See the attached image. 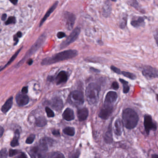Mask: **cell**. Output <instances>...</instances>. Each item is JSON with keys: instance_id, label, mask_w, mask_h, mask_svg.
Instances as JSON below:
<instances>
[{"instance_id": "cell-1", "label": "cell", "mask_w": 158, "mask_h": 158, "mask_svg": "<svg viewBox=\"0 0 158 158\" xmlns=\"http://www.w3.org/2000/svg\"><path fill=\"white\" fill-rule=\"evenodd\" d=\"M77 55V51L76 50H69L63 51L62 52L53 55L52 57H49L43 59L41 64L42 65H51L62 61L74 58Z\"/></svg>"}, {"instance_id": "cell-2", "label": "cell", "mask_w": 158, "mask_h": 158, "mask_svg": "<svg viewBox=\"0 0 158 158\" xmlns=\"http://www.w3.org/2000/svg\"><path fill=\"white\" fill-rule=\"evenodd\" d=\"M122 117L123 125L128 129L135 128L139 121L137 113L132 109L126 108L123 110Z\"/></svg>"}, {"instance_id": "cell-3", "label": "cell", "mask_w": 158, "mask_h": 158, "mask_svg": "<svg viewBox=\"0 0 158 158\" xmlns=\"http://www.w3.org/2000/svg\"><path fill=\"white\" fill-rule=\"evenodd\" d=\"M100 87L95 83L90 84L86 89L87 99L90 105H95L99 101Z\"/></svg>"}, {"instance_id": "cell-4", "label": "cell", "mask_w": 158, "mask_h": 158, "mask_svg": "<svg viewBox=\"0 0 158 158\" xmlns=\"http://www.w3.org/2000/svg\"><path fill=\"white\" fill-rule=\"evenodd\" d=\"M49 147L39 141V144L31 147L28 153L31 158H45Z\"/></svg>"}, {"instance_id": "cell-5", "label": "cell", "mask_w": 158, "mask_h": 158, "mask_svg": "<svg viewBox=\"0 0 158 158\" xmlns=\"http://www.w3.org/2000/svg\"><path fill=\"white\" fill-rule=\"evenodd\" d=\"M45 37H46V36L45 34H42L41 36L39 37V39H37L36 42L31 47V48L30 49V50H29L28 52H27V54L25 55V56L23 59L21 60V62H19V63H18L17 66L21 64V63H23L25 60V59H27L28 57L33 54L42 45L45 39Z\"/></svg>"}, {"instance_id": "cell-6", "label": "cell", "mask_w": 158, "mask_h": 158, "mask_svg": "<svg viewBox=\"0 0 158 158\" xmlns=\"http://www.w3.org/2000/svg\"><path fill=\"white\" fill-rule=\"evenodd\" d=\"M84 96L82 92L75 91L72 92L69 96V102L75 105H81L83 104Z\"/></svg>"}, {"instance_id": "cell-7", "label": "cell", "mask_w": 158, "mask_h": 158, "mask_svg": "<svg viewBox=\"0 0 158 158\" xmlns=\"http://www.w3.org/2000/svg\"><path fill=\"white\" fill-rule=\"evenodd\" d=\"M142 74L147 80L158 78V70L149 65H144L143 68Z\"/></svg>"}, {"instance_id": "cell-8", "label": "cell", "mask_w": 158, "mask_h": 158, "mask_svg": "<svg viewBox=\"0 0 158 158\" xmlns=\"http://www.w3.org/2000/svg\"><path fill=\"white\" fill-rule=\"evenodd\" d=\"M144 126L145 131L147 135H149L151 130L155 131L157 129V125L153 122L152 116L149 114H146L144 117Z\"/></svg>"}, {"instance_id": "cell-9", "label": "cell", "mask_w": 158, "mask_h": 158, "mask_svg": "<svg viewBox=\"0 0 158 158\" xmlns=\"http://www.w3.org/2000/svg\"><path fill=\"white\" fill-rule=\"evenodd\" d=\"M80 32L81 30L80 28L76 27L75 28L74 30L73 31L72 33H71V34L69 35L67 39L61 44V49L64 48L70 45V43H72L74 41H75L78 37Z\"/></svg>"}, {"instance_id": "cell-10", "label": "cell", "mask_w": 158, "mask_h": 158, "mask_svg": "<svg viewBox=\"0 0 158 158\" xmlns=\"http://www.w3.org/2000/svg\"><path fill=\"white\" fill-rule=\"evenodd\" d=\"M113 111L112 105H108L105 104L99 111V116L103 119H107L111 114Z\"/></svg>"}, {"instance_id": "cell-11", "label": "cell", "mask_w": 158, "mask_h": 158, "mask_svg": "<svg viewBox=\"0 0 158 158\" xmlns=\"http://www.w3.org/2000/svg\"><path fill=\"white\" fill-rule=\"evenodd\" d=\"M64 20L67 28L69 30H72L75 21V15L70 13L66 12L64 14Z\"/></svg>"}, {"instance_id": "cell-12", "label": "cell", "mask_w": 158, "mask_h": 158, "mask_svg": "<svg viewBox=\"0 0 158 158\" xmlns=\"http://www.w3.org/2000/svg\"><path fill=\"white\" fill-rule=\"evenodd\" d=\"M117 93L116 92L111 91L108 93L105 97V104L112 105L116 101L117 99Z\"/></svg>"}, {"instance_id": "cell-13", "label": "cell", "mask_w": 158, "mask_h": 158, "mask_svg": "<svg viewBox=\"0 0 158 158\" xmlns=\"http://www.w3.org/2000/svg\"><path fill=\"white\" fill-rule=\"evenodd\" d=\"M29 101V97L25 94H18L16 97V101L19 106L26 105L28 104Z\"/></svg>"}, {"instance_id": "cell-14", "label": "cell", "mask_w": 158, "mask_h": 158, "mask_svg": "<svg viewBox=\"0 0 158 158\" xmlns=\"http://www.w3.org/2000/svg\"><path fill=\"white\" fill-rule=\"evenodd\" d=\"M51 106L57 111H60L63 107V100L59 97L54 98L51 101Z\"/></svg>"}, {"instance_id": "cell-15", "label": "cell", "mask_w": 158, "mask_h": 158, "mask_svg": "<svg viewBox=\"0 0 158 158\" xmlns=\"http://www.w3.org/2000/svg\"><path fill=\"white\" fill-rule=\"evenodd\" d=\"M123 129V122L122 120L118 118L116 120L114 124V132L118 136L122 135Z\"/></svg>"}, {"instance_id": "cell-16", "label": "cell", "mask_w": 158, "mask_h": 158, "mask_svg": "<svg viewBox=\"0 0 158 158\" xmlns=\"http://www.w3.org/2000/svg\"><path fill=\"white\" fill-rule=\"evenodd\" d=\"M58 1H56L53 4V5H52V6L51 7L50 9H49L47 11V12L45 13V15L43 16L42 19H41V21L40 22V24H39V27H41L43 23L45 21L46 19L50 16V15H51V13H52L54 12L55 9L57 8V6L58 5Z\"/></svg>"}, {"instance_id": "cell-17", "label": "cell", "mask_w": 158, "mask_h": 158, "mask_svg": "<svg viewBox=\"0 0 158 158\" xmlns=\"http://www.w3.org/2000/svg\"><path fill=\"white\" fill-rule=\"evenodd\" d=\"M63 118L66 121H71L75 118L74 111L71 109L68 108L63 113Z\"/></svg>"}, {"instance_id": "cell-18", "label": "cell", "mask_w": 158, "mask_h": 158, "mask_svg": "<svg viewBox=\"0 0 158 158\" xmlns=\"http://www.w3.org/2000/svg\"><path fill=\"white\" fill-rule=\"evenodd\" d=\"M67 80H68L67 74L63 71L59 73L57 75L56 79V83L57 85L66 82Z\"/></svg>"}, {"instance_id": "cell-19", "label": "cell", "mask_w": 158, "mask_h": 158, "mask_svg": "<svg viewBox=\"0 0 158 158\" xmlns=\"http://www.w3.org/2000/svg\"><path fill=\"white\" fill-rule=\"evenodd\" d=\"M145 21V18L144 17H137L133 19L131 21V24L135 28H138L143 25Z\"/></svg>"}, {"instance_id": "cell-20", "label": "cell", "mask_w": 158, "mask_h": 158, "mask_svg": "<svg viewBox=\"0 0 158 158\" xmlns=\"http://www.w3.org/2000/svg\"><path fill=\"white\" fill-rule=\"evenodd\" d=\"M88 111L86 108L81 109L78 111L77 117L80 121H85L88 117Z\"/></svg>"}, {"instance_id": "cell-21", "label": "cell", "mask_w": 158, "mask_h": 158, "mask_svg": "<svg viewBox=\"0 0 158 158\" xmlns=\"http://www.w3.org/2000/svg\"><path fill=\"white\" fill-rule=\"evenodd\" d=\"M13 102V97H11L7 100L5 104H4L2 106L1 108L2 112L4 113H6L7 112H8L12 106Z\"/></svg>"}, {"instance_id": "cell-22", "label": "cell", "mask_w": 158, "mask_h": 158, "mask_svg": "<svg viewBox=\"0 0 158 158\" xmlns=\"http://www.w3.org/2000/svg\"><path fill=\"white\" fill-rule=\"evenodd\" d=\"M20 137V132L19 129H16L15 131V135L12 141L10 143L12 147H15L19 145V139Z\"/></svg>"}, {"instance_id": "cell-23", "label": "cell", "mask_w": 158, "mask_h": 158, "mask_svg": "<svg viewBox=\"0 0 158 158\" xmlns=\"http://www.w3.org/2000/svg\"><path fill=\"white\" fill-rule=\"evenodd\" d=\"M112 129H111V124L109 126L106 132L105 135V141L107 143H112Z\"/></svg>"}, {"instance_id": "cell-24", "label": "cell", "mask_w": 158, "mask_h": 158, "mask_svg": "<svg viewBox=\"0 0 158 158\" xmlns=\"http://www.w3.org/2000/svg\"><path fill=\"white\" fill-rule=\"evenodd\" d=\"M111 7L110 4L106 3L103 8L102 14L105 17H108L111 15Z\"/></svg>"}, {"instance_id": "cell-25", "label": "cell", "mask_w": 158, "mask_h": 158, "mask_svg": "<svg viewBox=\"0 0 158 158\" xmlns=\"http://www.w3.org/2000/svg\"><path fill=\"white\" fill-rule=\"evenodd\" d=\"M46 123H47V121L46 119L43 117H37L35 121V124L37 127H43L46 125Z\"/></svg>"}, {"instance_id": "cell-26", "label": "cell", "mask_w": 158, "mask_h": 158, "mask_svg": "<svg viewBox=\"0 0 158 158\" xmlns=\"http://www.w3.org/2000/svg\"><path fill=\"white\" fill-rule=\"evenodd\" d=\"M47 158H65V157L61 152H55L50 153Z\"/></svg>"}, {"instance_id": "cell-27", "label": "cell", "mask_w": 158, "mask_h": 158, "mask_svg": "<svg viewBox=\"0 0 158 158\" xmlns=\"http://www.w3.org/2000/svg\"><path fill=\"white\" fill-rule=\"evenodd\" d=\"M63 132L67 135H69L71 137L74 135L75 134V129L72 127H66L63 130Z\"/></svg>"}, {"instance_id": "cell-28", "label": "cell", "mask_w": 158, "mask_h": 158, "mask_svg": "<svg viewBox=\"0 0 158 158\" xmlns=\"http://www.w3.org/2000/svg\"><path fill=\"white\" fill-rule=\"evenodd\" d=\"M119 81L123 85V92L124 93H127L129 92V87L128 85V82L122 79H120Z\"/></svg>"}, {"instance_id": "cell-29", "label": "cell", "mask_w": 158, "mask_h": 158, "mask_svg": "<svg viewBox=\"0 0 158 158\" xmlns=\"http://www.w3.org/2000/svg\"><path fill=\"white\" fill-rule=\"evenodd\" d=\"M22 48H21V49H19L18 51H17V52L15 53V54L13 55V57H11V59H10V60L9 61V62L7 63L6 65H5V66L4 67L3 69H0V71H1V70H3L4 69H5L10 64H11V63L13 62V61L15 60V58H16L17 56L18 55L19 53L21 51V50Z\"/></svg>"}, {"instance_id": "cell-30", "label": "cell", "mask_w": 158, "mask_h": 158, "mask_svg": "<svg viewBox=\"0 0 158 158\" xmlns=\"http://www.w3.org/2000/svg\"><path fill=\"white\" fill-rule=\"evenodd\" d=\"M121 74H122L123 76H125L126 77L132 80H135L137 79V76L135 74L131 73L122 71L121 72Z\"/></svg>"}, {"instance_id": "cell-31", "label": "cell", "mask_w": 158, "mask_h": 158, "mask_svg": "<svg viewBox=\"0 0 158 158\" xmlns=\"http://www.w3.org/2000/svg\"><path fill=\"white\" fill-rule=\"evenodd\" d=\"M129 3L131 6L135 7L136 9L141 11V9L140 8L139 3H138L137 0H129Z\"/></svg>"}, {"instance_id": "cell-32", "label": "cell", "mask_w": 158, "mask_h": 158, "mask_svg": "<svg viewBox=\"0 0 158 158\" xmlns=\"http://www.w3.org/2000/svg\"><path fill=\"white\" fill-rule=\"evenodd\" d=\"M35 138V135L34 134H31L29 135L28 137L27 138L25 141V143L28 144H31L33 143V142L34 141V139Z\"/></svg>"}, {"instance_id": "cell-33", "label": "cell", "mask_w": 158, "mask_h": 158, "mask_svg": "<svg viewBox=\"0 0 158 158\" xmlns=\"http://www.w3.org/2000/svg\"><path fill=\"white\" fill-rule=\"evenodd\" d=\"M15 17L13 16H11L9 17V18L7 19V21L5 22V25H9V24H14L16 23Z\"/></svg>"}, {"instance_id": "cell-34", "label": "cell", "mask_w": 158, "mask_h": 158, "mask_svg": "<svg viewBox=\"0 0 158 158\" xmlns=\"http://www.w3.org/2000/svg\"><path fill=\"white\" fill-rule=\"evenodd\" d=\"M20 152V150H19L10 149L9 150V156L10 157H13L16 155H18Z\"/></svg>"}, {"instance_id": "cell-35", "label": "cell", "mask_w": 158, "mask_h": 158, "mask_svg": "<svg viewBox=\"0 0 158 158\" xmlns=\"http://www.w3.org/2000/svg\"><path fill=\"white\" fill-rule=\"evenodd\" d=\"M7 149L6 148L2 149L0 151V158H7Z\"/></svg>"}, {"instance_id": "cell-36", "label": "cell", "mask_w": 158, "mask_h": 158, "mask_svg": "<svg viewBox=\"0 0 158 158\" xmlns=\"http://www.w3.org/2000/svg\"><path fill=\"white\" fill-rule=\"evenodd\" d=\"M45 111L47 113V116L49 117H54V113L53 112L52 110H51L50 108L46 107L45 108Z\"/></svg>"}, {"instance_id": "cell-37", "label": "cell", "mask_w": 158, "mask_h": 158, "mask_svg": "<svg viewBox=\"0 0 158 158\" xmlns=\"http://www.w3.org/2000/svg\"><path fill=\"white\" fill-rule=\"evenodd\" d=\"M127 24V18L126 17H123V18L122 19L120 24V27L122 29L125 28Z\"/></svg>"}, {"instance_id": "cell-38", "label": "cell", "mask_w": 158, "mask_h": 158, "mask_svg": "<svg viewBox=\"0 0 158 158\" xmlns=\"http://www.w3.org/2000/svg\"><path fill=\"white\" fill-rule=\"evenodd\" d=\"M111 70H113L114 72L116 73L117 74H121V71L120 69H118L116 67L114 66H111Z\"/></svg>"}, {"instance_id": "cell-39", "label": "cell", "mask_w": 158, "mask_h": 158, "mask_svg": "<svg viewBox=\"0 0 158 158\" xmlns=\"http://www.w3.org/2000/svg\"><path fill=\"white\" fill-rule=\"evenodd\" d=\"M153 36H154L155 40L156 43L157 44V46H158V28L155 31L154 34H153Z\"/></svg>"}, {"instance_id": "cell-40", "label": "cell", "mask_w": 158, "mask_h": 158, "mask_svg": "<svg viewBox=\"0 0 158 158\" xmlns=\"http://www.w3.org/2000/svg\"><path fill=\"white\" fill-rule=\"evenodd\" d=\"M15 158H27V157L24 153L21 152Z\"/></svg>"}, {"instance_id": "cell-41", "label": "cell", "mask_w": 158, "mask_h": 158, "mask_svg": "<svg viewBox=\"0 0 158 158\" xmlns=\"http://www.w3.org/2000/svg\"><path fill=\"white\" fill-rule=\"evenodd\" d=\"M80 151H77V152H75V153H73L70 158H78L79 156H80Z\"/></svg>"}, {"instance_id": "cell-42", "label": "cell", "mask_w": 158, "mask_h": 158, "mask_svg": "<svg viewBox=\"0 0 158 158\" xmlns=\"http://www.w3.org/2000/svg\"><path fill=\"white\" fill-rule=\"evenodd\" d=\"M65 36V34L63 32H62V31H60L58 32L57 34V37H58V39H62L63 37H64Z\"/></svg>"}, {"instance_id": "cell-43", "label": "cell", "mask_w": 158, "mask_h": 158, "mask_svg": "<svg viewBox=\"0 0 158 158\" xmlns=\"http://www.w3.org/2000/svg\"><path fill=\"white\" fill-rule=\"evenodd\" d=\"M112 88H113L114 89L117 90L119 88V85L117 83V82L114 81L113 82L112 84Z\"/></svg>"}, {"instance_id": "cell-44", "label": "cell", "mask_w": 158, "mask_h": 158, "mask_svg": "<svg viewBox=\"0 0 158 158\" xmlns=\"http://www.w3.org/2000/svg\"><path fill=\"white\" fill-rule=\"evenodd\" d=\"M52 134H53V135H54L55 136H57V137L60 136V135L59 130H56V129L53 130L52 131Z\"/></svg>"}, {"instance_id": "cell-45", "label": "cell", "mask_w": 158, "mask_h": 158, "mask_svg": "<svg viewBox=\"0 0 158 158\" xmlns=\"http://www.w3.org/2000/svg\"><path fill=\"white\" fill-rule=\"evenodd\" d=\"M21 91L22 93H23V94H26L28 92V87H24L22 89Z\"/></svg>"}, {"instance_id": "cell-46", "label": "cell", "mask_w": 158, "mask_h": 158, "mask_svg": "<svg viewBox=\"0 0 158 158\" xmlns=\"http://www.w3.org/2000/svg\"><path fill=\"white\" fill-rule=\"evenodd\" d=\"M4 132V129L3 127L0 126V138H1L3 137V135Z\"/></svg>"}, {"instance_id": "cell-47", "label": "cell", "mask_w": 158, "mask_h": 158, "mask_svg": "<svg viewBox=\"0 0 158 158\" xmlns=\"http://www.w3.org/2000/svg\"><path fill=\"white\" fill-rule=\"evenodd\" d=\"M7 17V15L6 13H4L1 16V20L3 21H5Z\"/></svg>"}, {"instance_id": "cell-48", "label": "cell", "mask_w": 158, "mask_h": 158, "mask_svg": "<svg viewBox=\"0 0 158 158\" xmlns=\"http://www.w3.org/2000/svg\"><path fill=\"white\" fill-rule=\"evenodd\" d=\"M9 1H10L13 4V5H16L17 3H18V0H9Z\"/></svg>"}, {"instance_id": "cell-49", "label": "cell", "mask_w": 158, "mask_h": 158, "mask_svg": "<svg viewBox=\"0 0 158 158\" xmlns=\"http://www.w3.org/2000/svg\"><path fill=\"white\" fill-rule=\"evenodd\" d=\"M16 35L18 37H22V33H21V31H19L17 33V34Z\"/></svg>"}, {"instance_id": "cell-50", "label": "cell", "mask_w": 158, "mask_h": 158, "mask_svg": "<svg viewBox=\"0 0 158 158\" xmlns=\"http://www.w3.org/2000/svg\"><path fill=\"white\" fill-rule=\"evenodd\" d=\"M33 61L31 59H30L29 61H28V62H27V63H28V64H29V65H31L32 63H33Z\"/></svg>"}, {"instance_id": "cell-51", "label": "cell", "mask_w": 158, "mask_h": 158, "mask_svg": "<svg viewBox=\"0 0 158 158\" xmlns=\"http://www.w3.org/2000/svg\"><path fill=\"white\" fill-rule=\"evenodd\" d=\"M152 158H158V155H152Z\"/></svg>"}, {"instance_id": "cell-52", "label": "cell", "mask_w": 158, "mask_h": 158, "mask_svg": "<svg viewBox=\"0 0 158 158\" xmlns=\"http://www.w3.org/2000/svg\"><path fill=\"white\" fill-rule=\"evenodd\" d=\"M156 99L158 102V94H156Z\"/></svg>"}, {"instance_id": "cell-53", "label": "cell", "mask_w": 158, "mask_h": 158, "mask_svg": "<svg viewBox=\"0 0 158 158\" xmlns=\"http://www.w3.org/2000/svg\"><path fill=\"white\" fill-rule=\"evenodd\" d=\"M111 1H116V0H111Z\"/></svg>"}]
</instances>
